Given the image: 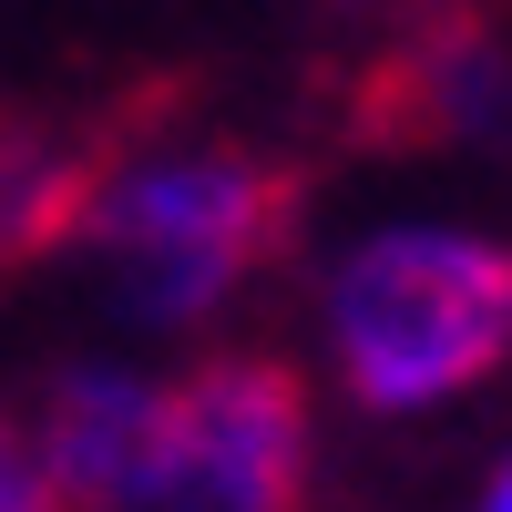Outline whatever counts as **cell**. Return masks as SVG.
<instances>
[{
    "mask_svg": "<svg viewBox=\"0 0 512 512\" xmlns=\"http://www.w3.org/2000/svg\"><path fill=\"white\" fill-rule=\"evenodd\" d=\"M328 359L359 410L461 400L512 359V246L472 226H390L328 277Z\"/></svg>",
    "mask_w": 512,
    "mask_h": 512,
    "instance_id": "1",
    "label": "cell"
},
{
    "mask_svg": "<svg viewBox=\"0 0 512 512\" xmlns=\"http://www.w3.org/2000/svg\"><path fill=\"white\" fill-rule=\"evenodd\" d=\"M338 134L369 154H482L512 144V31L492 0L400 11L338 82Z\"/></svg>",
    "mask_w": 512,
    "mask_h": 512,
    "instance_id": "4",
    "label": "cell"
},
{
    "mask_svg": "<svg viewBox=\"0 0 512 512\" xmlns=\"http://www.w3.org/2000/svg\"><path fill=\"white\" fill-rule=\"evenodd\" d=\"M113 175H123V123H72V113H41V103H0V277L82 246Z\"/></svg>",
    "mask_w": 512,
    "mask_h": 512,
    "instance_id": "5",
    "label": "cell"
},
{
    "mask_svg": "<svg viewBox=\"0 0 512 512\" xmlns=\"http://www.w3.org/2000/svg\"><path fill=\"white\" fill-rule=\"evenodd\" d=\"M144 512H308V379L277 349L185 369L154 420Z\"/></svg>",
    "mask_w": 512,
    "mask_h": 512,
    "instance_id": "3",
    "label": "cell"
},
{
    "mask_svg": "<svg viewBox=\"0 0 512 512\" xmlns=\"http://www.w3.org/2000/svg\"><path fill=\"white\" fill-rule=\"evenodd\" d=\"M0 512H62L52 472H41V441L21 431L11 410H0Z\"/></svg>",
    "mask_w": 512,
    "mask_h": 512,
    "instance_id": "7",
    "label": "cell"
},
{
    "mask_svg": "<svg viewBox=\"0 0 512 512\" xmlns=\"http://www.w3.org/2000/svg\"><path fill=\"white\" fill-rule=\"evenodd\" d=\"M359 11H379V21H400V11H431V0H359Z\"/></svg>",
    "mask_w": 512,
    "mask_h": 512,
    "instance_id": "9",
    "label": "cell"
},
{
    "mask_svg": "<svg viewBox=\"0 0 512 512\" xmlns=\"http://www.w3.org/2000/svg\"><path fill=\"white\" fill-rule=\"evenodd\" d=\"M297 205H308V164L256 144H205V154H154L134 175H113L82 246L113 267L123 318L195 328L297 246Z\"/></svg>",
    "mask_w": 512,
    "mask_h": 512,
    "instance_id": "2",
    "label": "cell"
},
{
    "mask_svg": "<svg viewBox=\"0 0 512 512\" xmlns=\"http://www.w3.org/2000/svg\"><path fill=\"white\" fill-rule=\"evenodd\" d=\"M154 420L164 390L134 369H62L52 420H41V472L72 512H144L154 482Z\"/></svg>",
    "mask_w": 512,
    "mask_h": 512,
    "instance_id": "6",
    "label": "cell"
},
{
    "mask_svg": "<svg viewBox=\"0 0 512 512\" xmlns=\"http://www.w3.org/2000/svg\"><path fill=\"white\" fill-rule=\"evenodd\" d=\"M482 512H512V461L492 472V492H482Z\"/></svg>",
    "mask_w": 512,
    "mask_h": 512,
    "instance_id": "8",
    "label": "cell"
}]
</instances>
